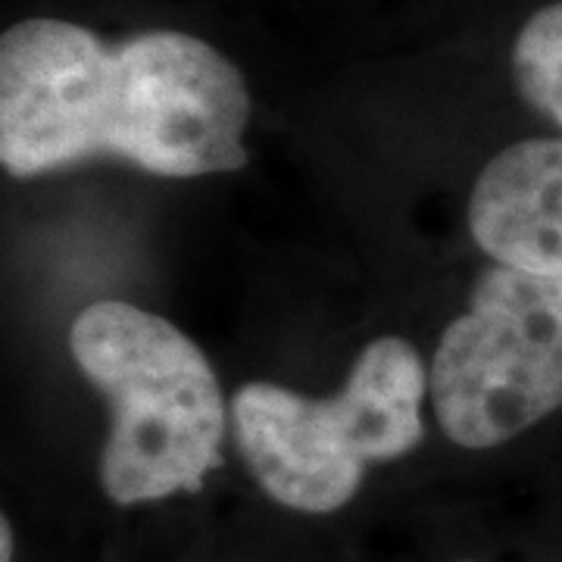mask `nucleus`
I'll list each match as a JSON object with an SVG mask.
<instances>
[{
	"label": "nucleus",
	"mask_w": 562,
	"mask_h": 562,
	"mask_svg": "<svg viewBox=\"0 0 562 562\" xmlns=\"http://www.w3.org/2000/svg\"><path fill=\"white\" fill-rule=\"evenodd\" d=\"M238 66L184 32L103 44L76 22L25 20L0 38V162L35 179L94 157L194 179L247 162Z\"/></svg>",
	"instance_id": "f257e3e1"
},
{
	"label": "nucleus",
	"mask_w": 562,
	"mask_h": 562,
	"mask_svg": "<svg viewBox=\"0 0 562 562\" xmlns=\"http://www.w3.org/2000/svg\"><path fill=\"white\" fill-rule=\"evenodd\" d=\"M69 353L110 403L101 482L116 506L201 491L222 465L225 397L203 350L135 303L98 301L69 328Z\"/></svg>",
	"instance_id": "f03ea898"
},
{
	"label": "nucleus",
	"mask_w": 562,
	"mask_h": 562,
	"mask_svg": "<svg viewBox=\"0 0 562 562\" xmlns=\"http://www.w3.org/2000/svg\"><path fill=\"white\" fill-rule=\"evenodd\" d=\"M428 375L416 347L375 338L338 394L310 401L272 382L232 397V431L250 475L294 513H338L360 494L369 462L401 460L419 447Z\"/></svg>",
	"instance_id": "7ed1b4c3"
},
{
	"label": "nucleus",
	"mask_w": 562,
	"mask_h": 562,
	"mask_svg": "<svg viewBox=\"0 0 562 562\" xmlns=\"http://www.w3.org/2000/svg\"><path fill=\"white\" fill-rule=\"evenodd\" d=\"M443 435L465 450L513 441L562 406V279L484 269L428 375Z\"/></svg>",
	"instance_id": "20e7f679"
},
{
	"label": "nucleus",
	"mask_w": 562,
	"mask_h": 562,
	"mask_svg": "<svg viewBox=\"0 0 562 562\" xmlns=\"http://www.w3.org/2000/svg\"><path fill=\"white\" fill-rule=\"evenodd\" d=\"M469 228L501 266L562 279V138L519 140L487 162Z\"/></svg>",
	"instance_id": "39448f33"
},
{
	"label": "nucleus",
	"mask_w": 562,
	"mask_h": 562,
	"mask_svg": "<svg viewBox=\"0 0 562 562\" xmlns=\"http://www.w3.org/2000/svg\"><path fill=\"white\" fill-rule=\"evenodd\" d=\"M513 76L525 101L562 128V0L522 25L513 44Z\"/></svg>",
	"instance_id": "423d86ee"
},
{
	"label": "nucleus",
	"mask_w": 562,
	"mask_h": 562,
	"mask_svg": "<svg viewBox=\"0 0 562 562\" xmlns=\"http://www.w3.org/2000/svg\"><path fill=\"white\" fill-rule=\"evenodd\" d=\"M13 560V525L3 516L0 519V562Z\"/></svg>",
	"instance_id": "0eeeda50"
},
{
	"label": "nucleus",
	"mask_w": 562,
	"mask_h": 562,
	"mask_svg": "<svg viewBox=\"0 0 562 562\" xmlns=\"http://www.w3.org/2000/svg\"><path fill=\"white\" fill-rule=\"evenodd\" d=\"M462 562H472V560H462Z\"/></svg>",
	"instance_id": "6e6552de"
}]
</instances>
